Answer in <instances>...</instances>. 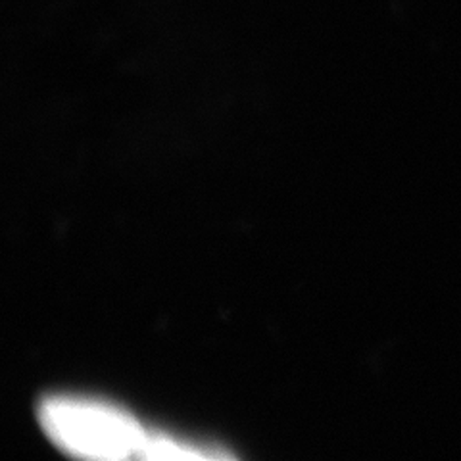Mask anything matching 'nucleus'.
I'll return each instance as SVG.
<instances>
[{"mask_svg":"<svg viewBox=\"0 0 461 461\" xmlns=\"http://www.w3.org/2000/svg\"><path fill=\"white\" fill-rule=\"evenodd\" d=\"M37 420L54 446L86 459L142 457L150 437L131 413L108 402L83 396L42 398Z\"/></svg>","mask_w":461,"mask_h":461,"instance_id":"1","label":"nucleus"}]
</instances>
